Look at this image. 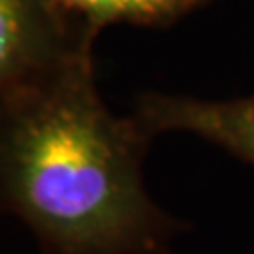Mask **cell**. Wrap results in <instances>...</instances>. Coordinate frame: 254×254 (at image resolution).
<instances>
[{"instance_id": "obj_2", "label": "cell", "mask_w": 254, "mask_h": 254, "mask_svg": "<svg viewBox=\"0 0 254 254\" xmlns=\"http://www.w3.org/2000/svg\"><path fill=\"white\" fill-rule=\"evenodd\" d=\"M70 21L47 0H0V100L92 59L96 32Z\"/></svg>"}, {"instance_id": "obj_4", "label": "cell", "mask_w": 254, "mask_h": 254, "mask_svg": "<svg viewBox=\"0 0 254 254\" xmlns=\"http://www.w3.org/2000/svg\"><path fill=\"white\" fill-rule=\"evenodd\" d=\"M66 17L92 32L111 23L160 25L173 21L203 0H47Z\"/></svg>"}, {"instance_id": "obj_1", "label": "cell", "mask_w": 254, "mask_h": 254, "mask_svg": "<svg viewBox=\"0 0 254 254\" xmlns=\"http://www.w3.org/2000/svg\"><path fill=\"white\" fill-rule=\"evenodd\" d=\"M154 136L115 115L92 59L0 100L2 209L32 232L40 254H173L187 230L145 187Z\"/></svg>"}, {"instance_id": "obj_3", "label": "cell", "mask_w": 254, "mask_h": 254, "mask_svg": "<svg viewBox=\"0 0 254 254\" xmlns=\"http://www.w3.org/2000/svg\"><path fill=\"white\" fill-rule=\"evenodd\" d=\"M134 115L154 137L166 132L192 134L254 168V94L207 100L145 92L137 98Z\"/></svg>"}]
</instances>
